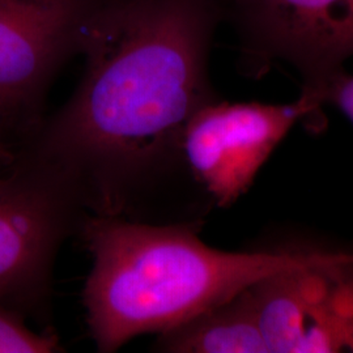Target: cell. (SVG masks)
<instances>
[{"instance_id": "4", "label": "cell", "mask_w": 353, "mask_h": 353, "mask_svg": "<svg viewBox=\"0 0 353 353\" xmlns=\"http://www.w3.org/2000/svg\"><path fill=\"white\" fill-rule=\"evenodd\" d=\"M87 214L21 151L0 174V301L28 318L46 309L59 246Z\"/></svg>"}, {"instance_id": "1", "label": "cell", "mask_w": 353, "mask_h": 353, "mask_svg": "<svg viewBox=\"0 0 353 353\" xmlns=\"http://www.w3.org/2000/svg\"><path fill=\"white\" fill-rule=\"evenodd\" d=\"M219 0H100L83 28L85 74L21 151L87 214L131 216L179 165L208 76Z\"/></svg>"}, {"instance_id": "8", "label": "cell", "mask_w": 353, "mask_h": 353, "mask_svg": "<svg viewBox=\"0 0 353 353\" xmlns=\"http://www.w3.org/2000/svg\"><path fill=\"white\" fill-rule=\"evenodd\" d=\"M153 351L270 353L249 288L159 334Z\"/></svg>"}, {"instance_id": "3", "label": "cell", "mask_w": 353, "mask_h": 353, "mask_svg": "<svg viewBox=\"0 0 353 353\" xmlns=\"http://www.w3.org/2000/svg\"><path fill=\"white\" fill-rule=\"evenodd\" d=\"M219 1L246 75L259 79L272 64H288L301 77V93L323 105V90L353 57V0Z\"/></svg>"}, {"instance_id": "10", "label": "cell", "mask_w": 353, "mask_h": 353, "mask_svg": "<svg viewBox=\"0 0 353 353\" xmlns=\"http://www.w3.org/2000/svg\"><path fill=\"white\" fill-rule=\"evenodd\" d=\"M323 105H332L353 123V75L344 71L322 93Z\"/></svg>"}, {"instance_id": "7", "label": "cell", "mask_w": 353, "mask_h": 353, "mask_svg": "<svg viewBox=\"0 0 353 353\" xmlns=\"http://www.w3.org/2000/svg\"><path fill=\"white\" fill-rule=\"evenodd\" d=\"M270 353L353 352V256L249 287Z\"/></svg>"}, {"instance_id": "2", "label": "cell", "mask_w": 353, "mask_h": 353, "mask_svg": "<svg viewBox=\"0 0 353 353\" xmlns=\"http://www.w3.org/2000/svg\"><path fill=\"white\" fill-rule=\"evenodd\" d=\"M79 230L93 258L83 303L103 353L176 327L276 272L353 256V250L331 249L223 252L201 240L198 221L87 214Z\"/></svg>"}, {"instance_id": "9", "label": "cell", "mask_w": 353, "mask_h": 353, "mask_svg": "<svg viewBox=\"0 0 353 353\" xmlns=\"http://www.w3.org/2000/svg\"><path fill=\"white\" fill-rule=\"evenodd\" d=\"M63 352L55 332H36L26 325V316L0 301V353Z\"/></svg>"}, {"instance_id": "6", "label": "cell", "mask_w": 353, "mask_h": 353, "mask_svg": "<svg viewBox=\"0 0 353 353\" xmlns=\"http://www.w3.org/2000/svg\"><path fill=\"white\" fill-rule=\"evenodd\" d=\"M100 0H0V118L23 138L39 125L52 76L79 51Z\"/></svg>"}, {"instance_id": "5", "label": "cell", "mask_w": 353, "mask_h": 353, "mask_svg": "<svg viewBox=\"0 0 353 353\" xmlns=\"http://www.w3.org/2000/svg\"><path fill=\"white\" fill-rule=\"evenodd\" d=\"M323 106L301 93L290 103L214 100L191 115L182 134L183 166L219 207L250 189L290 130Z\"/></svg>"}, {"instance_id": "11", "label": "cell", "mask_w": 353, "mask_h": 353, "mask_svg": "<svg viewBox=\"0 0 353 353\" xmlns=\"http://www.w3.org/2000/svg\"><path fill=\"white\" fill-rule=\"evenodd\" d=\"M24 138L0 118V174L14 163Z\"/></svg>"}]
</instances>
